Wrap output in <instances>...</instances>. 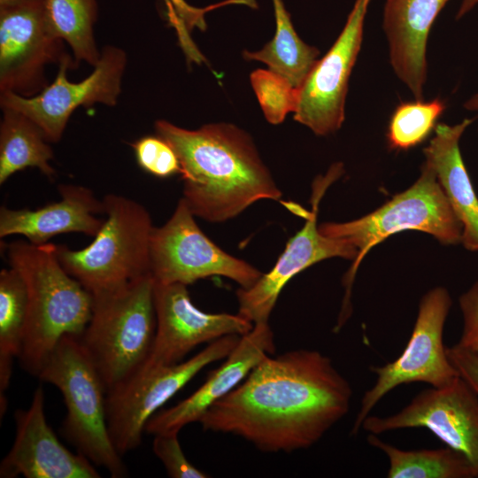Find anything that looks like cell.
<instances>
[{
	"mask_svg": "<svg viewBox=\"0 0 478 478\" xmlns=\"http://www.w3.org/2000/svg\"><path fill=\"white\" fill-rule=\"evenodd\" d=\"M16 434L0 464L1 478H99L94 464L73 453L58 439L44 413V392L39 386L29 407L14 414Z\"/></svg>",
	"mask_w": 478,
	"mask_h": 478,
	"instance_id": "cell-17",
	"label": "cell"
},
{
	"mask_svg": "<svg viewBox=\"0 0 478 478\" xmlns=\"http://www.w3.org/2000/svg\"><path fill=\"white\" fill-rule=\"evenodd\" d=\"M45 15L51 33L69 45L76 65L97 63L101 50L94 36L96 0H45Z\"/></svg>",
	"mask_w": 478,
	"mask_h": 478,
	"instance_id": "cell-26",
	"label": "cell"
},
{
	"mask_svg": "<svg viewBox=\"0 0 478 478\" xmlns=\"http://www.w3.org/2000/svg\"><path fill=\"white\" fill-rule=\"evenodd\" d=\"M451 305L449 292L443 287L434 288L423 296L403 352L391 362L369 367L376 380L363 395L351 429V436H356L362 429V423L371 411L397 387L425 382L439 388L459 376L448 358L443 341Z\"/></svg>",
	"mask_w": 478,
	"mask_h": 478,
	"instance_id": "cell-9",
	"label": "cell"
},
{
	"mask_svg": "<svg viewBox=\"0 0 478 478\" xmlns=\"http://www.w3.org/2000/svg\"><path fill=\"white\" fill-rule=\"evenodd\" d=\"M464 108L468 112H474L478 117V92L472 95L463 104Z\"/></svg>",
	"mask_w": 478,
	"mask_h": 478,
	"instance_id": "cell-35",
	"label": "cell"
},
{
	"mask_svg": "<svg viewBox=\"0 0 478 478\" xmlns=\"http://www.w3.org/2000/svg\"><path fill=\"white\" fill-rule=\"evenodd\" d=\"M14 1H18V0H0V4H6V3H11V2H14Z\"/></svg>",
	"mask_w": 478,
	"mask_h": 478,
	"instance_id": "cell-37",
	"label": "cell"
},
{
	"mask_svg": "<svg viewBox=\"0 0 478 478\" xmlns=\"http://www.w3.org/2000/svg\"><path fill=\"white\" fill-rule=\"evenodd\" d=\"M410 229L428 233L443 244L461 243L462 226L435 171L426 161L413 185L373 212L348 222L319 226L324 235L345 240L358 250V256L343 281L345 294L335 324L337 329L343 327L351 315V287L364 257L391 235Z\"/></svg>",
	"mask_w": 478,
	"mask_h": 478,
	"instance_id": "cell-5",
	"label": "cell"
},
{
	"mask_svg": "<svg viewBox=\"0 0 478 478\" xmlns=\"http://www.w3.org/2000/svg\"><path fill=\"white\" fill-rule=\"evenodd\" d=\"M466 118L455 125L439 123L435 135L423 150L426 162L433 168L457 219L462 226L461 243L478 251V197L465 166L459 142L473 123Z\"/></svg>",
	"mask_w": 478,
	"mask_h": 478,
	"instance_id": "cell-21",
	"label": "cell"
},
{
	"mask_svg": "<svg viewBox=\"0 0 478 478\" xmlns=\"http://www.w3.org/2000/svg\"><path fill=\"white\" fill-rule=\"evenodd\" d=\"M152 449L172 478H206L209 474L199 470L186 458L177 433L154 435Z\"/></svg>",
	"mask_w": 478,
	"mask_h": 478,
	"instance_id": "cell-31",
	"label": "cell"
},
{
	"mask_svg": "<svg viewBox=\"0 0 478 478\" xmlns=\"http://www.w3.org/2000/svg\"><path fill=\"white\" fill-rule=\"evenodd\" d=\"M165 3L167 7V19L177 32L181 46L187 58L197 64L205 62V58L191 41L189 33L194 28L205 30V12L225 4L241 3L251 7L255 6L256 4L254 0H227L222 4L211 5L203 9L194 7L185 0H165Z\"/></svg>",
	"mask_w": 478,
	"mask_h": 478,
	"instance_id": "cell-29",
	"label": "cell"
},
{
	"mask_svg": "<svg viewBox=\"0 0 478 478\" xmlns=\"http://www.w3.org/2000/svg\"><path fill=\"white\" fill-rule=\"evenodd\" d=\"M251 83L269 123L280 124L288 113L295 112L298 89L284 77L270 69H258L251 73Z\"/></svg>",
	"mask_w": 478,
	"mask_h": 478,
	"instance_id": "cell-28",
	"label": "cell"
},
{
	"mask_svg": "<svg viewBox=\"0 0 478 478\" xmlns=\"http://www.w3.org/2000/svg\"><path fill=\"white\" fill-rule=\"evenodd\" d=\"M445 108L440 98L400 103L389 122L387 138L389 147L408 150L422 143L436 128Z\"/></svg>",
	"mask_w": 478,
	"mask_h": 478,
	"instance_id": "cell-27",
	"label": "cell"
},
{
	"mask_svg": "<svg viewBox=\"0 0 478 478\" xmlns=\"http://www.w3.org/2000/svg\"><path fill=\"white\" fill-rule=\"evenodd\" d=\"M273 355L206 410L204 430L292 452L314 445L349 412L352 388L329 357L308 349Z\"/></svg>",
	"mask_w": 478,
	"mask_h": 478,
	"instance_id": "cell-1",
	"label": "cell"
},
{
	"mask_svg": "<svg viewBox=\"0 0 478 478\" xmlns=\"http://www.w3.org/2000/svg\"><path fill=\"white\" fill-rule=\"evenodd\" d=\"M366 441L387 457L388 478H476L468 459L450 447L402 450L374 434Z\"/></svg>",
	"mask_w": 478,
	"mask_h": 478,
	"instance_id": "cell-25",
	"label": "cell"
},
{
	"mask_svg": "<svg viewBox=\"0 0 478 478\" xmlns=\"http://www.w3.org/2000/svg\"><path fill=\"white\" fill-rule=\"evenodd\" d=\"M449 0H386L382 28L391 67L415 99H423L430 29Z\"/></svg>",
	"mask_w": 478,
	"mask_h": 478,
	"instance_id": "cell-20",
	"label": "cell"
},
{
	"mask_svg": "<svg viewBox=\"0 0 478 478\" xmlns=\"http://www.w3.org/2000/svg\"><path fill=\"white\" fill-rule=\"evenodd\" d=\"M157 328L150 352L141 367L177 364L195 347L227 335H243L253 323L238 313H208L194 305L187 285L154 281Z\"/></svg>",
	"mask_w": 478,
	"mask_h": 478,
	"instance_id": "cell-16",
	"label": "cell"
},
{
	"mask_svg": "<svg viewBox=\"0 0 478 478\" xmlns=\"http://www.w3.org/2000/svg\"><path fill=\"white\" fill-rule=\"evenodd\" d=\"M105 218L93 242L81 250L56 244L64 269L91 294L150 274L153 225L146 208L128 197L108 194Z\"/></svg>",
	"mask_w": 478,
	"mask_h": 478,
	"instance_id": "cell-7",
	"label": "cell"
},
{
	"mask_svg": "<svg viewBox=\"0 0 478 478\" xmlns=\"http://www.w3.org/2000/svg\"><path fill=\"white\" fill-rule=\"evenodd\" d=\"M448 358L459 376L478 395V354L459 343L446 347Z\"/></svg>",
	"mask_w": 478,
	"mask_h": 478,
	"instance_id": "cell-32",
	"label": "cell"
},
{
	"mask_svg": "<svg viewBox=\"0 0 478 478\" xmlns=\"http://www.w3.org/2000/svg\"><path fill=\"white\" fill-rule=\"evenodd\" d=\"M127 62L123 49L106 45L91 73L73 82L67 78V71L77 65L67 53L58 64L54 81L40 93L26 97L3 92L0 93V105L25 114L41 128L49 143H58L72 113L79 107L87 108L96 104H117Z\"/></svg>",
	"mask_w": 478,
	"mask_h": 478,
	"instance_id": "cell-11",
	"label": "cell"
},
{
	"mask_svg": "<svg viewBox=\"0 0 478 478\" xmlns=\"http://www.w3.org/2000/svg\"><path fill=\"white\" fill-rule=\"evenodd\" d=\"M154 127L178 156L181 197L195 217L224 222L258 200L281 199L252 138L238 127L213 123L190 130L158 120Z\"/></svg>",
	"mask_w": 478,
	"mask_h": 478,
	"instance_id": "cell-2",
	"label": "cell"
},
{
	"mask_svg": "<svg viewBox=\"0 0 478 478\" xmlns=\"http://www.w3.org/2000/svg\"><path fill=\"white\" fill-rule=\"evenodd\" d=\"M274 351V335L269 323L254 324L196 391L177 405L156 412L146 423L144 431L151 435L178 434L186 425L198 422L212 405L227 395L263 358Z\"/></svg>",
	"mask_w": 478,
	"mask_h": 478,
	"instance_id": "cell-18",
	"label": "cell"
},
{
	"mask_svg": "<svg viewBox=\"0 0 478 478\" xmlns=\"http://www.w3.org/2000/svg\"><path fill=\"white\" fill-rule=\"evenodd\" d=\"M132 147L138 166L146 173L159 178L180 174L176 152L158 135L141 137L132 143Z\"/></svg>",
	"mask_w": 478,
	"mask_h": 478,
	"instance_id": "cell-30",
	"label": "cell"
},
{
	"mask_svg": "<svg viewBox=\"0 0 478 478\" xmlns=\"http://www.w3.org/2000/svg\"><path fill=\"white\" fill-rule=\"evenodd\" d=\"M150 274L93 293L90 319L81 336L106 393L131 377L147 359L157 318Z\"/></svg>",
	"mask_w": 478,
	"mask_h": 478,
	"instance_id": "cell-4",
	"label": "cell"
},
{
	"mask_svg": "<svg viewBox=\"0 0 478 478\" xmlns=\"http://www.w3.org/2000/svg\"><path fill=\"white\" fill-rule=\"evenodd\" d=\"M370 1H355L341 34L298 89L294 120L317 135L335 133L343 123L349 79L361 49Z\"/></svg>",
	"mask_w": 478,
	"mask_h": 478,
	"instance_id": "cell-15",
	"label": "cell"
},
{
	"mask_svg": "<svg viewBox=\"0 0 478 478\" xmlns=\"http://www.w3.org/2000/svg\"><path fill=\"white\" fill-rule=\"evenodd\" d=\"M150 274L156 282L187 286L200 279L223 276L242 289L251 287L263 274L208 238L182 197L168 220L159 227H153Z\"/></svg>",
	"mask_w": 478,
	"mask_h": 478,
	"instance_id": "cell-10",
	"label": "cell"
},
{
	"mask_svg": "<svg viewBox=\"0 0 478 478\" xmlns=\"http://www.w3.org/2000/svg\"><path fill=\"white\" fill-rule=\"evenodd\" d=\"M460 345L466 346L478 354V336L473 337L464 343H458Z\"/></svg>",
	"mask_w": 478,
	"mask_h": 478,
	"instance_id": "cell-36",
	"label": "cell"
},
{
	"mask_svg": "<svg viewBox=\"0 0 478 478\" xmlns=\"http://www.w3.org/2000/svg\"><path fill=\"white\" fill-rule=\"evenodd\" d=\"M240 335L219 338L186 361L141 367L106 393V419L112 443L123 456L137 448L149 420L204 367L228 356Z\"/></svg>",
	"mask_w": 478,
	"mask_h": 478,
	"instance_id": "cell-8",
	"label": "cell"
},
{
	"mask_svg": "<svg viewBox=\"0 0 478 478\" xmlns=\"http://www.w3.org/2000/svg\"><path fill=\"white\" fill-rule=\"evenodd\" d=\"M1 109L0 184L28 167L54 178L56 171L50 164L53 150L41 128L20 112L7 107Z\"/></svg>",
	"mask_w": 478,
	"mask_h": 478,
	"instance_id": "cell-22",
	"label": "cell"
},
{
	"mask_svg": "<svg viewBox=\"0 0 478 478\" xmlns=\"http://www.w3.org/2000/svg\"><path fill=\"white\" fill-rule=\"evenodd\" d=\"M419 428L462 453L478 478V395L464 379L458 376L445 386L425 389L397 412L369 414L362 423V429L374 435Z\"/></svg>",
	"mask_w": 478,
	"mask_h": 478,
	"instance_id": "cell-14",
	"label": "cell"
},
{
	"mask_svg": "<svg viewBox=\"0 0 478 478\" xmlns=\"http://www.w3.org/2000/svg\"><path fill=\"white\" fill-rule=\"evenodd\" d=\"M37 377L61 392L66 415L64 436L91 463L112 477L127 474L111 439L106 419V391L94 364L76 335L63 336Z\"/></svg>",
	"mask_w": 478,
	"mask_h": 478,
	"instance_id": "cell-6",
	"label": "cell"
},
{
	"mask_svg": "<svg viewBox=\"0 0 478 478\" xmlns=\"http://www.w3.org/2000/svg\"><path fill=\"white\" fill-rule=\"evenodd\" d=\"M8 263L22 277L27 318L19 361L37 376L50 352L66 335L81 336L91 316L92 295L60 264L56 244L18 240L6 245Z\"/></svg>",
	"mask_w": 478,
	"mask_h": 478,
	"instance_id": "cell-3",
	"label": "cell"
},
{
	"mask_svg": "<svg viewBox=\"0 0 478 478\" xmlns=\"http://www.w3.org/2000/svg\"><path fill=\"white\" fill-rule=\"evenodd\" d=\"M463 331L459 343L478 336V281L459 297Z\"/></svg>",
	"mask_w": 478,
	"mask_h": 478,
	"instance_id": "cell-33",
	"label": "cell"
},
{
	"mask_svg": "<svg viewBox=\"0 0 478 478\" xmlns=\"http://www.w3.org/2000/svg\"><path fill=\"white\" fill-rule=\"evenodd\" d=\"M339 163L312 184V212L285 203L287 208L305 219V224L287 243L274 267L250 288L236 291L238 314L251 323H266L285 285L297 274L321 260L340 257L354 261L358 250L349 242L324 235L319 230V204L326 189L342 174Z\"/></svg>",
	"mask_w": 478,
	"mask_h": 478,
	"instance_id": "cell-12",
	"label": "cell"
},
{
	"mask_svg": "<svg viewBox=\"0 0 478 478\" xmlns=\"http://www.w3.org/2000/svg\"><path fill=\"white\" fill-rule=\"evenodd\" d=\"M478 5V0H461L456 18L461 19Z\"/></svg>",
	"mask_w": 478,
	"mask_h": 478,
	"instance_id": "cell-34",
	"label": "cell"
},
{
	"mask_svg": "<svg viewBox=\"0 0 478 478\" xmlns=\"http://www.w3.org/2000/svg\"><path fill=\"white\" fill-rule=\"evenodd\" d=\"M61 200L35 210L0 208V238L19 235L33 244L40 245L58 235L82 233L96 236L104 219L103 201L93 191L75 184H60Z\"/></svg>",
	"mask_w": 478,
	"mask_h": 478,
	"instance_id": "cell-19",
	"label": "cell"
},
{
	"mask_svg": "<svg viewBox=\"0 0 478 478\" xmlns=\"http://www.w3.org/2000/svg\"><path fill=\"white\" fill-rule=\"evenodd\" d=\"M273 4L276 21L274 38L258 51H243V57L266 64L298 89L318 61L320 51L299 38L282 0H273Z\"/></svg>",
	"mask_w": 478,
	"mask_h": 478,
	"instance_id": "cell-23",
	"label": "cell"
},
{
	"mask_svg": "<svg viewBox=\"0 0 478 478\" xmlns=\"http://www.w3.org/2000/svg\"><path fill=\"white\" fill-rule=\"evenodd\" d=\"M27 292L20 274L12 267L0 272V407L6 411L7 390L13 361L21 353L27 318Z\"/></svg>",
	"mask_w": 478,
	"mask_h": 478,
	"instance_id": "cell-24",
	"label": "cell"
},
{
	"mask_svg": "<svg viewBox=\"0 0 478 478\" xmlns=\"http://www.w3.org/2000/svg\"><path fill=\"white\" fill-rule=\"evenodd\" d=\"M49 28L45 0L0 4V93L30 97L48 84L45 69L67 54Z\"/></svg>",
	"mask_w": 478,
	"mask_h": 478,
	"instance_id": "cell-13",
	"label": "cell"
}]
</instances>
